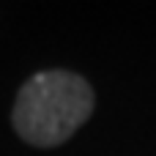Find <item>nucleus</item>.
I'll use <instances>...</instances> for the list:
<instances>
[{"label": "nucleus", "mask_w": 156, "mask_h": 156, "mask_svg": "<svg viewBox=\"0 0 156 156\" xmlns=\"http://www.w3.org/2000/svg\"><path fill=\"white\" fill-rule=\"evenodd\" d=\"M93 112V88L85 77L63 69L33 74L16 93L11 110L14 132L36 145L55 148L66 143Z\"/></svg>", "instance_id": "obj_1"}]
</instances>
